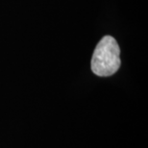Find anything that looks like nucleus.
I'll return each instance as SVG.
<instances>
[{"label": "nucleus", "mask_w": 148, "mask_h": 148, "mask_svg": "<svg viewBox=\"0 0 148 148\" xmlns=\"http://www.w3.org/2000/svg\"><path fill=\"white\" fill-rule=\"evenodd\" d=\"M120 50L116 40L105 36L95 47L91 58V70L100 77L111 76L120 66Z\"/></svg>", "instance_id": "nucleus-1"}]
</instances>
